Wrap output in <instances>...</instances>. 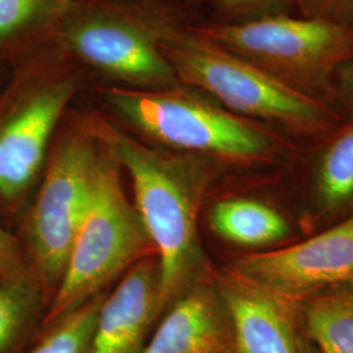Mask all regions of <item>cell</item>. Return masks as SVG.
Returning a JSON list of instances; mask_svg holds the SVG:
<instances>
[{"label": "cell", "mask_w": 353, "mask_h": 353, "mask_svg": "<svg viewBox=\"0 0 353 353\" xmlns=\"http://www.w3.org/2000/svg\"><path fill=\"white\" fill-rule=\"evenodd\" d=\"M97 126L131 179L134 204L156 249L165 310L210 274L198 221L212 179V161L166 151L97 115Z\"/></svg>", "instance_id": "1"}, {"label": "cell", "mask_w": 353, "mask_h": 353, "mask_svg": "<svg viewBox=\"0 0 353 353\" xmlns=\"http://www.w3.org/2000/svg\"><path fill=\"white\" fill-rule=\"evenodd\" d=\"M189 0H71L50 36L89 77L132 89L181 84L159 41L172 24L189 21Z\"/></svg>", "instance_id": "2"}, {"label": "cell", "mask_w": 353, "mask_h": 353, "mask_svg": "<svg viewBox=\"0 0 353 353\" xmlns=\"http://www.w3.org/2000/svg\"><path fill=\"white\" fill-rule=\"evenodd\" d=\"M93 93L114 123L161 150L241 165L271 160L279 150L271 131L186 85L132 89L99 84Z\"/></svg>", "instance_id": "3"}, {"label": "cell", "mask_w": 353, "mask_h": 353, "mask_svg": "<svg viewBox=\"0 0 353 353\" xmlns=\"http://www.w3.org/2000/svg\"><path fill=\"white\" fill-rule=\"evenodd\" d=\"M94 114H68L58 128L36 190L23 211L20 236L38 284L51 299L58 290L84 217L101 160Z\"/></svg>", "instance_id": "4"}, {"label": "cell", "mask_w": 353, "mask_h": 353, "mask_svg": "<svg viewBox=\"0 0 353 353\" xmlns=\"http://www.w3.org/2000/svg\"><path fill=\"white\" fill-rule=\"evenodd\" d=\"M168 26L159 45L181 84L214 99L229 112L299 134H321L338 117L327 102L306 94L201 36L192 24Z\"/></svg>", "instance_id": "5"}, {"label": "cell", "mask_w": 353, "mask_h": 353, "mask_svg": "<svg viewBox=\"0 0 353 353\" xmlns=\"http://www.w3.org/2000/svg\"><path fill=\"white\" fill-rule=\"evenodd\" d=\"M122 176V166L103 140L88 207L62 281L49 303L45 325L106 292L140 261L157 255Z\"/></svg>", "instance_id": "6"}, {"label": "cell", "mask_w": 353, "mask_h": 353, "mask_svg": "<svg viewBox=\"0 0 353 353\" xmlns=\"http://www.w3.org/2000/svg\"><path fill=\"white\" fill-rule=\"evenodd\" d=\"M89 80L49 36L39 71L0 106V214L26 210L54 137Z\"/></svg>", "instance_id": "7"}, {"label": "cell", "mask_w": 353, "mask_h": 353, "mask_svg": "<svg viewBox=\"0 0 353 353\" xmlns=\"http://www.w3.org/2000/svg\"><path fill=\"white\" fill-rule=\"evenodd\" d=\"M217 46L283 83L326 101L338 71L353 58V29L316 17L272 14L237 23L195 21Z\"/></svg>", "instance_id": "8"}, {"label": "cell", "mask_w": 353, "mask_h": 353, "mask_svg": "<svg viewBox=\"0 0 353 353\" xmlns=\"http://www.w3.org/2000/svg\"><path fill=\"white\" fill-rule=\"evenodd\" d=\"M230 270L293 303L353 280V214L297 245L241 255Z\"/></svg>", "instance_id": "9"}, {"label": "cell", "mask_w": 353, "mask_h": 353, "mask_svg": "<svg viewBox=\"0 0 353 353\" xmlns=\"http://www.w3.org/2000/svg\"><path fill=\"white\" fill-rule=\"evenodd\" d=\"M161 316L160 265L157 255H152L108 290L89 353H141Z\"/></svg>", "instance_id": "10"}, {"label": "cell", "mask_w": 353, "mask_h": 353, "mask_svg": "<svg viewBox=\"0 0 353 353\" xmlns=\"http://www.w3.org/2000/svg\"><path fill=\"white\" fill-rule=\"evenodd\" d=\"M214 279L233 328V353H300L296 303L232 270Z\"/></svg>", "instance_id": "11"}, {"label": "cell", "mask_w": 353, "mask_h": 353, "mask_svg": "<svg viewBox=\"0 0 353 353\" xmlns=\"http://www.w3.org/2000/svg\"><path fill=\"white\" fill-rule=\"evenodd\" d=\"M227 306L210 272L165 310L141 353H233Z\"/></svg>", "instance_id": "12"}, {"label": "cell", "mask_w": 353, "mask_h": 353, "mask_svg": "<svg viewBox=\"0 0 353 353\" xmlns=\"http://www.w3.org/2000/svg\"><path fill=\"white\" fill-rule=\"evenodd\" d=\"M303 335L321 353H353V280L296 303Z\"/></svg>", "instance_id": "13"}, {"label": "cell", "mask_w": 353, "mask_h": 353, "mask_svg": "<svg viewBox=\"0 0 353 353\" xmlns=\"http://www.w3.org/2000/svg\"><path fill=\"white\" fill-rule=\"evenodd\" d=\"M210 225L223 240L245 248L267 246L288 236L287 220L265 203L227 198L210 212Z\"/></svg>", "instance_id": "14"}, {"label": "cell", "mask_w": 353, "mask_h": 353, "mask_svg": "<svg viewBox=\"0 0 353 353\" xmlns=\"http://www.w3.org/2000/svg\"><path fill=\"white\" fill-rule=\"evenodd\" d=\"M49 303L38 283H0V353L30 350L43 328Z\"/></svg>", "instance_id": "15"}, {"label": "cell", "mask_w": 353, "mask_h": 353, "mask_svg": "<svg viewBox=\"0 0 353 353\" xmlns=\"http://www.w3.org/2000/svg\"><path fill=\"white\" fill-rule=\"evenodd\" d=\"M314 188L322 212L335 214L353 204V123L341 128L321 153Z\"/></svg>", "instance_id": "16"}, {"label": "cell", "mask_w": 353, "mask_h": 353, "mask_svg": "<svg viewBox=\"0 0 353 353\" xmlns=\"http://www.w3.org/2000/svg\"><path fill=\"white\" fill-rule=\"evenodd\" d=\"M108 290L45 325L26 353H89L102 301Z\"/></svg>", "instance_id": "17"}, {"label": "cell", "mask_w": 353, "mask_h": 353, "mask_svg": "<svg viewBox=\"0 0 353 353\" xmlns=\"http://www.w3.org/2000/svg\"><path fill=\"white\" fill-rule=\"evenodd\" d=\"M65 7L61 0H0V41L30 28L51 32Z\"/></svg>", "instance_id": "18"}, {"label": "cell", "mask_w": 353, "mask_h": 353, "mask_svg": "<svg viewBox=\"0 0 353 353\" xmlns=\"http://www.w3.org/2000/svg\"><path fill=\"white\" fill-rule=\"evenodd\" d=\"M299 0H214V21L237 23L272 14H297Z\"/></svg>", "instance_id": "19"}, {"label": "cell", "mask_w": 353, "mask_h": 353, "mask_svg": "<svg viewBox=\"0 0 353 353\" xmlns=\"http://www.w3.org/2000/svg\"><path fill=\"white\" fill-rule=\"evenodd\" d=\"M17 281L38 283L20 241L0 223V283Z\"/></svg>", "instance_id": "20"}, {"label": "cell", "mask_w": 353, "mask_h": 353, "mask_svg": "<svg viewBox=\"0 0 353 353\" xmlns=\"http://www.w3.org/2000/svg\"><path fill=\"white\" fill-rule=\"evenodd\" d=\"M297 14L353 29V0H299Z\"/></svg>", "instance_id": "21"}, {"label": "cell", "mask_w": 353, "mask_h": 353, "mask_svg": "<svg viewBox=\"0 0 353 353\" xmlns=\"http://www.w3.org/2000/svg\"><path fill=\"white\" fill-rule=\"evenodd\" d=\"M332 94L344 108L353 112V58L335 76Z\"/></svg>", "instance_id": "22"}, {"label": "cell", "mask_w": 353, "mask_h": 353, "mask_svg": "<svg viewBox=\"0 0 353 353\" xmlns=\"http://www.w3.org/2000/svg\"><path fill=\"white\" fill-rule=\"evenodd\" d=\"M301 330V328H300ZM299 348H300V353H321L318 351L316 345L309 341L303 331L300 332V341H299Z\"/></svg>", "instance_id": "23"}, {"label": "cell", "mask_w": 353, "mask_h": 353, "mask_svg": "<svg viewBox=\"0 0 353 353\" xmlns=\"http://www.w3.org/2000/svg\"><path fill=\"white\" fill-rule=\"evenodd\" d=\"M61 1H62V3H63L64 6H67V4H68V3H70V1H71V0H61Z\"/></svg>", "instance_id": "24"}]
</instances>
